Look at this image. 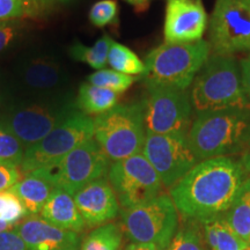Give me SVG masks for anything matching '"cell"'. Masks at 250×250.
I'll use <instances>...</instances> for the list:
<instances>
[{
	"mask_svg": "<svg viewBox=\"0 0 250 250\" xmlns=\"http://www.w3.org/2000/svg\"><path fill=\"white\" fill-rule=\"evenodd\" d=\"M23 146L21 143L0 126V164L17 168L23 160Z\"/></svg>",
	"mask_w": 250,
	"mask_h": 250,
	"instance_id": "f1b7e54d",
	"label": "cell"
},
{
	"mask_svg": "<svg viewBox=\"0 0 250 250\" xmlns=\"http://www.w3.org/2000/svg\"><path fill=\"white\" fill-rule=\"evenodd\" d=\"M107 180L122 208H131L152 201L164 190L160 177L142 153L111 162Z\"/></svg>",
	"mask_w": 250,
	"mask_h": 250,
	"instance_id": "9c48e42d",
	"label": "cell"
},
{
	"mask_svg": "<svg viewBox=\"0 0 250 250\" xmlns=\"http://www.w3.org/2000/svg\"><path fill=\"white\" fill-rule=\"evenodd\" d=\"M165 250H210L201 221L184 219Z\"/></svg>",
	"mask_w": 250,
	"mask_h": 250,
	"instance_id": "603a6c76",
	"label": "cell"
},
{
	"mask_svg": "<svg viewBox=\"0 0 250 250\" xmlns=\"http://www.w3.org/2000/svg\"><path fill=\"white\" fill-rule=\"evenodd\" d=\"M26 215V208L11 189L0 191V220L17 226Z\"/></svg>",
	"mask_w": 250,
	"mask_h": 250,
	"instance_id": "83f0119b",
	"label": "cell"
},
{
	"mask_svg": "<svg viewBox=\"0 0 250 250\" xmlns=\"http://www.w3.org/2000/svg\"><path fill=\"white\" fill-rule=\"evenodd\" d=\"M24 81L31 88L51 89L59 83V68L51 62H33L24 72Z\"/></svg>",
	"mask_w": 250,
	"mask_h": 250,
	"instance_id": "484cf974",
	"label": "cell"
},
{
	"mask_svg": "<svg viewBox=\"0 0 250 250\" xmlns=\"http://www.w3.org/2000/svg\"><path fill=\"white\" fill-rule=\"evenodd\" d=\"M114 40L110 36L103 35L93 46H86L76 43L71 46L70 55L76 61L89 65L95 70H102L108 62V54Z\"/></svg>",
	"mask_w": 250,
	"mask_h": 250,
	"instance_id": "cb8c5ba5",
	"label": "cell"
},
{
	"mask_svg": "<svg viewBox=\"0 0 250 250\" xmlns=\"http://www.w3.org/2000/svg\"><path fill=\"white\" fill-rule=\"evenodd\" d=\"M28 250H78L79 233L62 229L41 217L23 219L14 227Z\"/></svg>",
	"mask_w": 250,
	"mask_h": 250,
	"instance_id": "2e32d148",
	"label": "cell"
},
{
	"mask_svg": "<svg viewBox=\"0 0 250 250\" xmlns=\"http://www.w3.org/2000/svg\"><path fill=\"white\" fill-rule=\"evenodd\" d=\"M40 0H0V22L37 13Z\"/></svg>",
	"mask_w": 250,
	"mask_h": 250,
	"instance_id": "f546056e",
	"label": "cell"
},
{
	"mask_svg": "<svg viewBox=\"0 0 250 250\" xmlns=\"http://www.w3.org/2000/svg\"><path fill=\"white\" fill-rule=\"evenodd\" d=\"M118 5L116 0H100L89 11V21L95 27L102 28L111 24L117 19Z\"/></svg>",
	"mask_w": 250,
	"mask_h": 250,
	"instance_id": "4dcf8cb0",
	"label": "cell"
},
{
	"mask_svg": "<svg viewBox=\"0 0 250 250\" xmlns=\"http://www.w3.org/2000/svg\"><path fill=\"white\" fill-rule=\"evenodd\" d=\"M21 179V174L15 167L0 164V191L11 189Z\"/></svg>",
	"mask_w": 250,
	"mask_h": 250,
	"instance_id": "d6a6232c",
	"label": "cell"
},
{
	"mask_svg": "<svg viewBox=\"0 0 250 250\" xmlns=\"http://www.w3.org/2000/svg\"><path fill=\"white\" fill-rule=\"evenodd\" d=\"M40 217L56 227L76 233L83 232L86 227L73 196L58 188L43 206Z\"/></svg>",
	"mask_w": 250,
	"mask_h": 250,
	"instance_id": "e0dca14e",
	"label": "cell"
},
{
	"mask_svg": "<svg viewBox=\"0 0 250 250\" xmlns=\"http://www.w3.org/2000/svg\"><path fill=\"white\" fill-rule=\"evenodd\" d=\"M239 161L246 173L250 175V140L248 142V144H247L245 149L242 151L241 158H240Z\"/></svg>",
	"mask_w": 250,
	"mask_h": 250,
	"instance_id": "d590c367",
	"label": "cell"
},
{
	"mask_svg": "<svg viewBox=\"0 0 250 250\" xmlns=\"http://www.w3.org/2000/svg\"><path fill=\"white\" fill-rule=\"evenodd\" d=\"M125 250H159L158 247L152 243H136L132 242L125 248Z\"/></svg>",
	"mask_w": 250,
	"mask_h": 250,
	"instance_id": "8d00e7d4",
	"label": "cell"
},
{
	"mask_svg": "<svg viewBox=\"0 0 250 250\" xmlns=\"http://www.w3.org/2000/svg\"><path fill=\"white\" fill-rule=\"evenodd\" d=\"M247 179L236 159H208L198 162L169 188L168 195L183 219L205 220L226 213Z\"/></svg>",
	"mask_w": 250,
	"mask_h": 250,
	"instance_id": "6da1fadb",
	"label": "cell"
},
{
	"mask_svg": "<svg viewBox=\"0 0 250 250\" xmlns=\"http://www.w3.org/2000/svg\"><path fill=\"white\" fill-rule=\"evenodd\" d=\"M108 64L114 71L126 76H143L145 64L132 50L114 41L108 54Z\"/></svg>",
	"mask_w": 250,
	"mask_h": 250,
	"instance_id": "d4e9b609",
	"label": "cell"
},
{
	"mask_svg": "<svg viewBox=\"0 0 250 250\" xmlns=\"http://www.w3.org/2000/svg\"><path fill=\"white\" fill-rule=\"evenodd\" d=\"M73 198L88 227H99L110 223L120 213V203L107 177L83 187L74 193Z\"/></svg>",
	"mask_w": 250,
	"mask_h": 250,
	"instance_id": "9a60e30c",
	"label": "cell"
},
{
	"mask_svg": "<svg viewBox=\"0 0 250 250\" xmlns=\"http://www.w3.org/2000/svg\"><path fill=\"white\" fill-rule=\"evenodd\" d=\"M56 189L57 188L55 184L40 170L26 174V176L20 179L15 186L11 188L12 191L22 202L30 217L40 214L43 206Z\"/></svg>",
	"mask_w": 250,
	"mask_h": 250,
	"instance_id": "ac0fdd59",
	"label": "cell"
},
{
	"mask_svg": "<svg viewBox=\"0 0 250 250\" xmlns=\"http://www.w3.org/2000/svg\"><path fill=\"white\" fill-rule=\"evenodd\" d=\"M240 70H241L243 89L250 102V55L240 62Z\"/></svg>",
	"mask_w": 250,
	"mask_h": 250,
	"instance_id": "836d02e7",
	"label": "cell"
},
{
	"mask_svg": "<svg viewBox=\"0 0 250 250\" xmlns=\"http://www.w3.org/2000/svg\"><path fill=\"white\" fill-rule=\"evenodd\" d=\"M121 212L125 236L136 243H152L159 250L167 248L179 228V211L166 193Z\"/></svg>",
	"mask_w": 250,
	"mask_h": 250,
	"instance_id": "8992f818",
	"label": "cell"
},
{
	"mask_svg": "<svg viewBox=\"0 0 250 250\" xmlns=\"http://www.w3.org/2000/svg\"><path fill=\"white\" fill-rule=\"evenodd\" d=\"M142 154L158 173L165 188H171L201 162L190 147L188 132L146 133Z\"/></svg>",
	"mask_w": 250,
	"mask_h": 250,
	"instance_id": "8fae6325",
	"label": "cell"
},
{
	"mask_svg": "<svg viewBox=\"0 0 250 250\" xmlns=\"http://www.w3.org/2000/svg\"><path fill=\"white\" fill-rule=\"evenodd\" d=\"M143 110L146 133L188 132L193 116L190 90L148 89L147 98L143 101Z\"/></svg>",
	"mask_w": 250,
	"mask_h": 250,
	"instance_id": "7c38bea8",
	"label": "cell"
},
{
	"mask_svg": "<svg viewBox=\"0 0 250 250\" xmlns=\"http://www.w3.org/2000/svg\"><path fill=\"white\" fill-rule=\"evenodd\" d=\"M94 138V120L72 111L45 138L24 151L21 171L26 175L55 166L80 144Z\"/></svg>",
	"mask_w": 250,
	"mask_h": 250,
	"instance_id": "52a82bcc",
	"label": "cell"
},
{
	"mask_svg": "<svg viewBox=\"0 0 250 250\" xmlns=\"http://www.w3.org/2000/svg\"><path fill=\"white\" fill-rule=\"evenodd\" d=\"M208 39L215 55L250 52V0H215Z\"/></svg>",
	"mask_w": 250,
	"mask_h": 250,
	"instance_id": "30bf717a",
	"label": "cell"
},
{
	"mask_svg": "<svg viewBox=\"0 0 250 250\" xmlns=\"http://www.w3.org/2000/svg\"><path fill=\"white\" fill-rule=\"evenodd\" d=\"M14 37L13 27L5 22H0V51L7 46Z\"/></svg>",
	"mask_w": 250,
	"mask_h": 250,
	"instance_id": "e575fe53",
	"label": "cell"
},
{
	"mask_svg": "<svg viewBox=\"0 0 250 250\" xmlns=\"http://www.w3.org/2000/svg\"><path fill=\"white\" fill-rule=\"evenodd\" d=\"M211 55L208 41L192 43H164L145 58L143 80L147 89L187 90Z\"/></svg>",
	"mask_w": 250,
	"mask_h": 250,
	"instance_id": "277c9868",
	"label": "cell"
},
{
	"mask_svg": "<svg viewBox=\"0 0 250 250\" xmlns=\"http://www.w3.org/2000/svg\"><path fill=\"white\" fill-rule=\"evenodd\" d=\"M13 225L8 224V223H5V221L0 220V233L1 232H5V230H11L13 229Z\"/></svg>",
	"mask_w": 250,
	"mask_h": 250,
	"instance_id": "f35d334b",
	"label": "cell"
},
{
	"mask_svg": "<svg viewBox=\"0 0 250 250\" xmlns=\"http://www.w3.org/2000/svg\"><path fill=\"white\" fill-rule=\"evenodd\" d=\"M193 114L250 109L242 85L240 64L233 56L210 55L190 89Z\"/></svg>",
	"mask_w": 250,
	"mask_h": 250,
	"instance_id": "3957f363",
	"label": "cell"
},
{
	"mask_svg": "<svg viewBox=\"0 0 250 250\" xmlns=\"http://www.w3.org/2000/svg\"><path fill=\"white\" fill-rule=\"evenodd\" d=\"M0 250H28L23 240L14 229L0 233Z\"/></svg>",
	"mask_w": 250,
	"mask_h": 250,
	"instance_id": "1f68e13d",
	"label": "cell"
},
{
	"mask_svg": "<svg viewBox=\"0 0 250 250\" xmlns=\"http://www.w3.org/2000/svg\"><path fill=\"white\" fill-rule=\"evenodd\" d=\"M208 15L202 0H168L164 36L166 43H192L203 40Z\"/></svg>",
	"mask_w": 250,
	"mask_h": 250,
	"instance_id": "4fadbf2b",
	"label": "cell"
},
{
	"mask_svg": "<svg viewBox=\"0 0 250 250\" xmlns=\"http://www.w3.org/2000/svg\"><path fill=\"white\" fill-rule=\"evenodd\" d=\"M68 0H40L41 4H54V2H65Z\"/></svg>",
	"mask_w": 250,
	"mask_h": 250,
	"instance_id": "ab89813d",
	"label": "cell"
},
{
	"mask_svg": "<svg viewBox=\"0 0 250 250\" xmlns=\"http://www.w3.org/2000/svg\"><path fill=\"white\" fill-rule=\"evenodd\" d=\"M68 114L70 112L33 105L19 109L9 115L1 127L14 136L27 149L45 138Z\"/></svg>",
	"mask_w": 250,
	"mask_h": 250,
	"instance_id": "5bb4252c",
	"label": "cell"
},
{
	"mask_svg": "<svg viewBox=\"0 0 250 250\" xmlns=\"http://www.w3.org/2000/svg\"><path fill=\"white\" fill-rule=\"evenodd\" d=\"M110 164L95 139L92 138L72 149L58 164L39 170L56 188L74 196L89 183L107 177Z\"/></svg>",
	"mask_w": 250,
	"mask_h": 250,
	"instance_id": "ba28073f",
	"label": "cell"
},
{
	"mask_svg": "<svg viewBox=\"0 0 250 250\" xmlns=\"http://www.w3.org/2000/svg\"><path fill=\"white\" fill-rule=\"evenodd\" d=\"M199 221L210 250H243L249 246L230 227L224 214Z\"/></svg>",
	"mask_w": 250,
	"mask_h": 250,
	"instance_id": "d6986e66",
	"label": "cell"
},
{
	"mask_svg": "<svg viewBox=\"0 0 250 250\" xmlns=\"http://www.w3.org/2000/svg\"><path fill=\"white\" fill-rule=\"evenodd\" d=\"M188 139L199 161L241 154L250 140V109H224L196 115Z\"/></svg>",
	"mask_w": 250,
	"mask_h": 250,
	"instance_id": "7a4b0ae2",
	"label": "cell"
},
{
	"mask_svg": "<svg viewBox=\"0 0 250 250\" xmlns=\"http://www.w3.org/2000/svg\"><path fill=\"white\" fill-rule=\"evenodd\" d=\"M94 139L110 162L142 153L146 139L143 102L116 104L96 116Z\"/></svg>",
	"mask_w": 250,
	"mask_h": 250,
	"instance_id": "5b68a950",
	"label": "cell"
},
{
	"mask_svg": "<svg viewBox=\"0 0 250 250\" xmlns=\"http://www.w3.org/2000/svg\"><path fill=\"white\" fill-rule=\"evenodd\" d=\"M123 234L120 224H104L83 237L80 243V250H121Z\"/></svg>",
	"mask_w": 250,
	"mask_h": 250,
	"instance_id": "7402d4cb",
	"label": "cell"
},
{
	"mask_svg": "<svg viewBox=\"0 0 250 250\" xmlns=\"http://www.w3.org/2000/svg\"><path fill=\"white\" fill-rule=\"evenodd\" d=\"M237 235L250 245V179H247L235 201L224 214Z\"/></svg>",
	"mask_w": 250,
	"mask_h": 250,
	"instance_id": "44dd1931",
	"label": "cell"
},
{
	"mask_svg": "<svg viewBox=\"0 0 250 250\" xmlns=\"http://www.w3.org/2000/svg\"><path fill=\"white\" fill-rule=\"evenodd\" d=\"M243 250H250V245H249L248 247H247V248H245V249H243Z\"/></svg>",
	"mask_w": 250,
	"mask_h": 250,
	"instance_id": "60d3db41",
	"label": "cell"
},
{
	"mask_svg": "<svg viewBox=\"0 0 250 250\" xmlns=\"http://www.w3.org/2000/svg\"><path fill=\"white\" fill-rule=\"evenodd\" d=\"M125 1L129 2L131 5H133L134 7L142 8V7H146V6L148 5L149 0H125Z\"/></svg>",
	"mask_w": 250,
	"mask_h": 250,
	"instance_id": "74e56055",
	"label": "cell"
},
{
	"mask_svg": "<svg viewBox=\"0 0 250 250\" xmlns=\"http://www.w3.org/2000/svg\"><path fill=\"white\" fill-rule=\"evenodd\" d=\"M87 80H88V83H90V85L102 87V88L121 94L133 85L136 78L126 76V74L120 73V72L114 70L102 68V70H99L95 73L90 74L87 78Z\"/></svg>",
	"mask_w": 250,
	"mask_h": 250,
	"instance_id": "4316f807",
	"label": "cell"
},
{
	"mask_svg": "<svg viewBox=\"0 0 250 250\" xmlns=\"http://www.w3.org/2000/svg\"><path fill=\"white\" fill-rule=\"evenodd\" d=\"M120 94L112 90L90 85L86 83L80 86L78 105L86 115H101L117 104Z\"/></svg>",
	"mask_w": 250,
	"mask_h": 250,
	"instance_id": "ffe728a7",
	"label": "cell"
}]
</instances>
